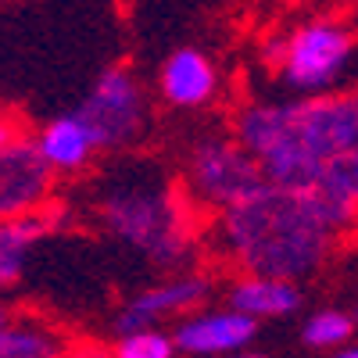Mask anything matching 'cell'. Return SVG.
Here are the masks:
<instances>
[{
    "label": "cell",
    "instance_id": "obj_1",
    "mask_svg": "<svg viewBox=\"0 0 358 358\" xmlns=\"http://www.w3.org/2000/svg\"><path fill=\"white\" fill-rule=\"evenodd\" d=\"M355 222L358 204L322 183L312 190L262 183L219 212V241L244 273H265L297 283L319 273L330 258L337 233L351 229Z\"/></svg>",
    "mask_w": 358,
    "mask_h": 358
},
{
    "label": "cell",
    "instance_id": "obj_2",
    "mask_svg": "<svg viewBox=\"0 0 358 358\" xmlns=\"http://www.w3.org/2000/svg\"><path fill=\"white\" fill-rule=\"evenodd\" d=\"M101 222L126 248L162 268L183 265L190 255V229L179 197L155 176H122L97 201Z\"/></svg>",
    "mask_w": 358,
    "mask_h": 358
},
{
    "label": "cell",
    "instance_id": "obj_3",
    "mask_svg": "<svg viewBox=\"0 0 358 358\" xmlns=\"http://www.w3.org/2000/svg\"><path fill=\"white\" fill-rule=\"evenodd\" d=\"M358 36L355 29L341 18H312L297 25L287 36L283 62H280V79L294 94L312 97V94H330V90L348 76L355 62Z\"/></svg>",
    "mask_w": 358,
    "mask_h": 358
},
{
    "label": "cell",
    "instance_id": "obj_4",
    "mask_svg": "<svg viewBox=\"0 0 358 358\" xmlns=\"http://www.w3.org/2000/svg\"><path fill=\"white\" fill-rule=\"evenodd\" d=\"M79 118L90 126L101 151H126V147L140 143V136L147 133L151 111H147L140 79L126 65H111L86 94Z\"/></svg>",
    "mask_w": 358,
    "mask_h": 358
},
{
    "label": "cell",
    "instance_id": "obj_5",
    "mask_svg": "<svg viewBox=\"0 0 358 358\" xmlns=\"http://www.w3.org/2000/svg\"><path fill=\"white\" fill-rule=\"evenodd\" d=\"M187 183L194 190V197L215 212H226L229 204H236L241 197H248L251 190H258L265 183V172L258 165V158L248 151L241 140H201L190 158H187Z\"/></svg>",
    "mask_w": 358,
    "mask_h": 358
},
{
    "label": "cell",
    "instance_id": "obj_6",
    "mask_svg": "<svg viewBox=\"0 0 358 358\" xmlns=\"http://www.w3.org/2000/svg\"><path fill=\"white\" fill-rule=\"evenodd\" d=\"M57 172L40 155L36 140L15 136L0 147V219H15L25 212L47 208L54 197Z\"/></svg>",
    "mask_w": 358,
    "mask_h": 358
},
{
    "label": "cell",
    "instance_id": "obj_7",
    "mask_svg": "<svg viewBox=\"0 0 358 358\" xmlns=\"http://www.w3.org/2000/svg\"><path fill=\"white\" fill-rule=\"evenodd\" d=\"M297 136L312 155L330 162L358 147V90L351 94H312L297 101Z\"/></svg>",
    "mask_w": 358,
    "mask_h": 358
},
{
    "label": "cell",
    "instance_id": "obj_8",
    "mask_svg": "<svg viewBox=\"0 0 358 358\" xmlns=\"http://www.w3.org/2000/svg\"><path fill=\"white\" fill-rule=\"evenodd\" d=\"M208 290L212 287H208L204 276H176V280H165V283H155V287L133 294L122 305V312L115 315V337L143 330V326H158L169 315L201 308Z\"/></svg>",
    "mask_w": 358,
    "mask_h": 358
},
{
    "label": "cell",
    "instance_id": "obj_9",
    "mask_svg": "<svg viewBox=\"0 0 358 358\" xmlns=\"http://www.w3.org/2000/svg\"><path fill=\"white\" fill-rule=\"evenodd\" d=\"M172 337L176 348L187 355H229V351H244L258 337V319L241 308L201 312L179 322Z\"/></svg>",
    "mask_w": 358,
    "mask_h": 358
},
{
    "label": "cell",
    "instance_id": "obj_10",
    "mask_svg": "<svg viewBox=\"0 0 358 358\" xmlns=\"http://www.w3.org/2000/svg\"><path fill=\"white\" fill-rule=\"evenodd\" d=\"M162 97L176 108H204L208 101L215 97L219 90V76L212 69V62L194 50V47H179L169 54V62L162 65L158 76Z\"/></svg>",
    "mask_w": 358,
    "mask_h": 358
},
{
    "label": "cell",
    "instance_id": "obj_11",
    "mask_svg": "<svg viewBox=\"0 0 358 358\" xmlns=\"http://www.w3.org/2000/svg\"><path fill=\"white\" fill-rule=\"evenodd\" d=\"M57 226V215L47 208L25 212L15 219H0V294H8L22 283L25 265H29V251H33L43 236Z\"/></svg>",
    "mask_w": 358,
    "mask_h": 358
},
{
    "label": "cell",
    "instance_id": "obj_12",
    "mask_svg": "<svg viewBox=\"0 0 358 358\" xmlns=\"http://www.w3.org/2000/svg\"><path fill=\"white\" fill-rule=\"evenodd\" d=\"M36 147L40 155L50 162V169L57 176H72V172H83L90 165V158H94L101 147L94 140V133H90V126L76 115H62L54 118V122H47L36 136Z\"/></svg>",
    "mask_w": 358,
    "mask_h": 358
},
{
    "label": "cell",
    "instance_id": "obj_13",
    "mask_svg": "<svg viewBox=\"0 0 358 358\" xmlns=\"http://www.w3.org/2000/svg\"><path fill=\"white\" fill-rule=\"evenodd\" d=\"M229 308H241L248 315L262 319H283L301 308V290L294 280L265 276V273H244L229 287Z\"/></svg>",
    "mask_w": 358,
    "mask_h": 358
},
{
    "label": "cell",
    "instance_id": "obj_14",
    "mask_svg": "<svg viewBox=\"0 0 358 358\" xmlns=\"http://www.w3.org/2000/svg\"><path fill=\"white\" fill-rule=\"evenodd\" d=\"M65 351H69V344L50 326L25 322V319L0 322V358H57Z\"/></svg>",
    "mask_w": 358,
    "mask_h": 358
},
{
    "label": "cell",
    "instance_id": "obj_15",
    "mask_svg": "<svg viewBox=\"0 0 358 358\" xmlns=\"http://www.w3.org/2000/svg\"><path fill=\"white\" fill-rule=\"evenodd\" d=\"M355 326L358 319L348 315V312H337V308H322L315 312L308 322H305V330H301V341L315 351H341L348 348V341L355 337Z\"/></svg>",
    "mask_w": 358,
    "mask_h": 358
},
{
    "label": "cell",
    "instance_id": "obj_16",
    "mask_svg": "<svg viewBox=\"0 0 358 358\" xmlns=\"http://www.w3.org/2000/svg\"><path fill=\"white\" fill-rule=\"evenodd\" d=\"M118 358H169L176 355V337L158 330V326H143V330H133V334H122L115 337V348H111Z\"/></svg>",
    "mask_w": 358,
    "mask_h": 358
},
{
    "label": "cell",
    "instance_id": "obj_17",
    "mask_svg": "<svg viewBox=\"0 0 358 358\" xmlns=\"http://www.w3.org/2000/svg\"><path fill=\"white\" fill-rule=\"evenodd\" d=\"M322 187H330L334 194H341V197H348V201L358 204V147L326 162V169H322Z\"/></svg>",
    "mask_w": 358,
    "mask_h": 358
},
{
    "label": "cell",
    "instance_id": "obj_18",
    "mask_svg": "<svg viewBox=\"0 0 358 358\" xmlns=\"http://www.w3.org/2000/svg\"><path fill=\"white\" fill-rule=\"evenodd\" d=\"M283 47H287V36H268L265 40V47H262V57H265V65L268 69H280V62H283Z\"/></svg>",
    "mask_w": 358,
    "mask_h": 358
},
{
    "label": "cell",
    "instance_id": "obj_19",
    "mask_svg": "<svg viewBox=\"0 0 358 358\" xmlns=\"http://www.w3.org/2000/svg\"><path fill=\"white\" fill-rule=\"evenodd\" d=\"M15 136H22V126L15 122V118H11L8 111H0V147H4V143H11Z\"/></svg>",
    "mask_w": 358,
    "mask_h": 358
},
{
    "label": "cell",
    "instance_id": "obj_20",
    "mask_svg": "<svg viewBox=\"0 0 358 358\" xmlns=\"http://www.w3.org/2000/svg\"><path fill=\"white\" fill-rule=\"evenodd\" d=\"M341 355H344V358H358V344H355V348H341Z\"/></svg>",
    "mask_w": 358,
    "mask_h": 358
},
{
    "label": "cell",
    "instance_id": "obj_21",
    "mask_svg": "<svg viewBox=\"0 0 358 358\" xmlns=\"http://www.w3.org/2000/svg\"><path fill=\"white\" fill-rule=\"evenodd\" d=\"M8 319H11V315H8V308H4V305H0V322H8Z\"/></svg>",
    "mask_w": 358,
    "mask_h": 358
},
{
    "label": "cell",
    "instance_id": "obj_22",
    "mask_svg": "<svg viewBox=\"0 0 358 358\" xmlns=\"http://www.w3.org/2000/svg\"><path fill=\"white\" fill-rule=\"evenodd\" d=\"M344 4H358V0H344Z\"/></svg>",
    "mask_w": 358,
    "mask_h": 358
},
{
    "label": "cell",
    "instance_id": "obj_23",
    "mask_svg": "<svg viewBox=\"0 0 358 358\" xmlns=\"http://www.w3.org/2000/svg\"><path fill=\"white\" fill-rule=\"evenodd\" d=\"M283 4H294V0H283Z\"/></svg>",
    "mask_w": 358,
    "mask_h": 358
},
{
    "label": "cell",
    "instance_id": "obj_24",
    "mask_svg": "<svg viewBox=\"0 0 358 358\" xmlns=\"http://www.w3.org/2000/svg\"><path fill=\"white\" fill-rule=\"evenodd\" d=\"M355 319H358V308H355Z\"/></svg>",
    "mask_w": 358,
    "mask_h": 358
}]
</instances>
